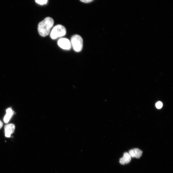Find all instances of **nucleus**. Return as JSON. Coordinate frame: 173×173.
<instances>
[{
	"mask_svg": "<svg viewBox=\"0 0 173 173\" xmlns=\"http://www.w3.org/2000/svg\"><path fill=\"white\" fill-rule=\"evenodd\" d=\"M54 24L53 19L50 17H47L40 22L38 25V31L40 36L46 37L50 33V31Z\"/></svg>",
	"mask_w": 173,
	"mask_h": 173,
	"instance_id": "1",
	"label": "nucleus"
},
{
	"mask_svg": "<svg viewBox=\"0 0 173 173\" xmlns=\"http://www.w3.org/2000/svg\"><path fill=\"white\" fill-rule=\"evenodd\" d=\"M65 28L60 24L55 26L50 33V37L53 39H55L58 37H63L66 34Z\"/></svg>",
	"mask_w": 173,
	"mask_h": 173,
	"instance_id": "2",
	"label": "nucleus"
},
{
	"mask_svg": "<svg viewBox=\"0 0 173 173\" xmlns=\"http://www.w3.org/2000/svg\"><path fill=\"white\" fill-rule=\"evenodd\" d=\"M71 43L73 50L76 52H80L82 49L83 40L82 37L78 35L73 36L71 40Z\"/></svg>",
	"mask_w": 173,
	"mask_h": 173,
	"instance_id": "3",
	"label": "nucleus"
},
{
	"mask_svg": "<svg viewBox=\"0 0 173 173\" xmlns=\"http://www.w3.org/2000/svg\"><path fill=\"white\" fill-rule=\"evenodd\" d=\"M58 44L62 49L69 50L71 48V43L70 40L66 38H61L58 41Z\"/></svg>",
	"mask_w": 173,
	"mask_h": 173,
	"instance_id": "4",
	"label": "nucleus"
},
{
	"mask_svg": "<svg viewBox=\"0 0 173 173\" xmlns=\"http://www.w3.org/2000/svg\"><path fill=\"white\" fill-rule=\"evenodd\" d=\"M15 126L14 124H7L5 126V135L6 137H9L14 131Z\"/></svg>",
	"mask_w": 173,
	"mask_h": 173,
	"instance_id": "5",
	"label": "nucleus"
},
{
	"mask_svg": "<svg viewBox=\"0 0 173 173\" xmlns=\"http://www.w3.org/2000/svg\"><path fill=\"white\" fill-rule=\"evenodd\" d=\"M128 153L131 157L139 158L142 155V151L138 149H135L130 150Z\"/></svg>",
	"mask_w": 173,
	"mask_h": 173,
	"instance_id": "6",
	"label": "nucleus"
},
{
	"mask_svg": "<svg viewBox=\"0 0 173 173\" xmlns=\"http://www.w3.org/2000/svg\"><path fill=\"white\" fill-rule=\"evenodd\" d=\"M131 157L129 153L126 152L123 154V157L120 160V163L122 165L129 163L131 160Z\"/></svg>",
	"mask_w": 173,
	"mask_h": 173,
	"instance_id": "7",
	"label": "nucleus"
},
{
	"mask_svg": "<svg viewBox=\"0 0 173 173\" xmlns=\"http://www.w3.org/2000/svg\"><path fill=\"white\" fill-rule=\"evenodd\" d=\"M13 114V112L10 108H9L6 110V114L4 118V121L5 123H8L10 120L12 115Z\"/></svg>",
	"mask_w": 173,
	"mask_h": 173,
	"instance_id": "8",
	"label": "nucleus"
},
{
	"mask_svg": "<svg viewBox=\"0 0 173 173\" xmlns=\"http://www.w3.org/2000/svg\"><path fill=\"white\" fill-rule=\"evenodd\" d=\"M48 0H36V2L40 5H43L47 3Z\"/></svg>",
	"mask_w": 173,
	"mask_h": 173,
	"instance_id": "9",
	"label": "nucleus"
},
{
	"mask_svg": "<svg viewBox=\"0 0 173 173\" xmlns=\"http://www.w3.org/2000/svg\"><path fill=\"white\" fill-rule=\"evenodd\" d=\"M163 103L161 101H158L157 102L156 104V107L158 109H160L162 108L163 107Z\"/></svg>",
	"mask_w": 173,
	"mask_h": 173,
	"instance_id": "10",
	"label": "nucleus"
},
{
	"mask_svg": "<svg viewBox=\"0 0 173 173\" xmlns=\"http://www.w3.org/2000/svg\"><path fill=\"white\" fill-rule=\"evenodd\" d=\"M93 0H80V1L85 3H89L92 2Z\"/></svg>",
	"mask_w": 173,
	"mask_h": 173,
	"instance_id": "11",
	"label": "nucleus"
},
{
	"mask_svg": "<svg viewBox=\"0 0 173 173\" xmlns=\"http://www.w3.org/2000/svg\"><path fill=\"white\" fill-rule=\"evenodd\" d=\"M3 126V123L0 120V129H1Z\"/></svg>",
	"mask_w": 173,
	"mask_h": 173,
	"instance_id": "12",
	"label": "nucleus"
}]
</instances>
